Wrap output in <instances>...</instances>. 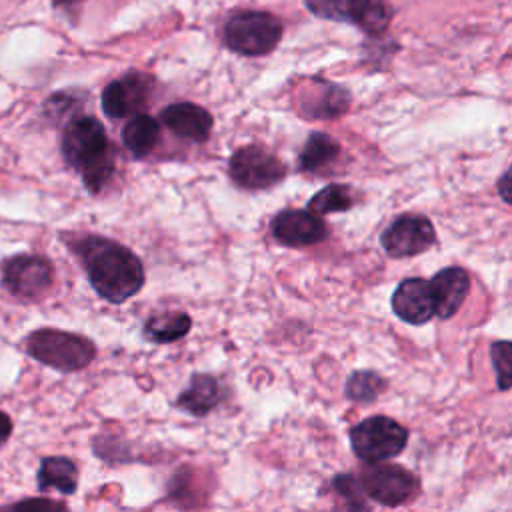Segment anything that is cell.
Instances as JSON below:
<instances>
[{
	"mask_svg": "<svg viewBox=\"0 0 512 512\" xmlns=\"http://www.w3.org/2000/svg\"><path fill=\"white\" fill-rule=\"evenodd\" d=\"M222 388L218 380L210 374H192L188 388L178 394L174 400L176 408L192 414V416H206L222 402Z\"/></svg>",
	"mask_w": 512,
	"mask_h": 512,
	"instance_id": "cell-16",
	"label": "cell"
},
{
	"mask_svg": "<svg viewBox=\"0 0 512 512\" xmlns=\"http://www.w3.org/2000/svg\"><path fill=\"white\" fill-rule=\"evenodd\" d=\"M408 444V430L390 416H370L350 430V446L362 462H386Z\"/></svg>",
	"mask_w": 512,
	"mask_h": 512,
	"instance_id": "cell-5",
	"label": "cell"
},
{
	"mask_svg": "<svg viewBox=\"0 0 512 512\" xmlns=\"http://www.w3.org/2000/svg\"><path fill=\"white\" fill-rule=\"evenodd\" d=\"M508 180H510V170H506V172L502 174V178H500V192H502L504 202H510V198H512V196H510V190H508V188H510V182H508Z\"/></svg>",
	"mask_w": 512,
	"mask_h": 512,
	"instance_id": "cell-26",
	"label": "cell"
},
{
	"mask_svg": "<svg viewBox=\"0 0 512 512\" xmlns=\"http://www.w3.org/2000/svg\"><path fill=\"white\" fill-rule=\"evenodd\" d=\"M6 512H68V508L50 498H26L10 506Z\"/></svg>",
	"mask_w": 512,
	"mask_h": 512,
	"instance_id": "cell-24",
	"label": "cell"
},
{
	"mask_svg": "<svg viewBox=\"0 0 512 512\" xmlns=\"http://www.w3.org/2000/svg\"><path fill=\"white\" fill-rule=\"evenodd\" d=\"M26 350L38 362L62 372L82 370L96 356V346L92 344V340L54 328H42L32 332L26 338Z\"/></svg>",
	"mask_w": 512,
	"mask_h": 512,
	"instance_id": "cell-3",
	"label": "cell"
},
{
	"mask_svg": "<svg viewBox=\"0 0 512 512\" xmlns=\"http://www.w3.org/2000/svg\"><path fill=\"white\" fill-rule=\"evenodd\" d=\"M306 8L324 20L356 24L366 34H380L392 20L386 0H304Z\"/></svg>",
	"mask_w": 512,
	"mask_h": 512,
	"instance_id": "cell-6",
	"label": "cell"
},
{
	"mask_svg": "<svg viewBox=\"0 0 512 512\" xmlns=\"http://www.w3.org/2000/svg\"><path fill=\"white\" fill-rule=\"evenodd\" d=\"M52 264L42 256L20 254L10 258L2 268L4 288L18 298L36 300L52 284Z\"/></svg>",
	"mask_w": 512,
	"mask_h": 512,
	"instance_id": "cell-10",
	"label": "cell"
},
{
	"mask_svg": "<svg viewBox=\"0 0 512 512\" xmlns=\"http://www.w3.org/2000/svg\"><path fill=\"white\" fill-rule=\"evenodd\" d=\"M10 432H12V420L8 414L0 412V446L10 438Z\"/></svg>",
	"mask_w": 512,
	"mask_h": 512,
	"instance_id": "cell-25",
	"label": "cell"
},
{
	"mask_svg": "<svg viewBox=\"0 0 512 512\" xmlns=\"http://www.w3.org/2000/svg\"><path fill=\"white\" fill-rule=\"evenodd\" d=\"M192 320L186 312H162L150 316L144 324V336L156 344H170L188 334Z\"/></svg>",
	"mask_w": 512,
	"mask_h": 512,
	"instance_id": "cell-19",
	"label": "cell"
},
{
	"mask_svg": "<svg viewBox=\"0 0 512 512\" xmlns=\"http://www.w3.org/2000/svg\"><path fill=\"white\" fill-rule=\"evenodd\" d=\"M272 236L284 246H310L318 244L328 236V226L324 220L308 210H280L270 222Z\"/></svg>",
	"mask_w": 512,
	"mask_h": 512,
	"instance_id": "cell-12",
	"label": "cell"
},
{
	"mask_svg": "<svg viewBox=\"0 0 512 512\" xmlns=\"http://www.w3.org/2000/svg\"><path fill=\"white\" fill-rule=\"evenodd\" d=\"M286 176L284 162L262 146L238 148L230 158V178L246 190H260L278 184Z\"/></svg>",
	"mask_w": 512,
	"mask_h": 512,
	"instance_id": "cell-8",
	"label": "cell"
},
{
	"mask_svg": "<svg viewBox=\"0 0 512 512\" xmlns=\"http://www.w3.org/2000/svg\"><path fill=\"white\" fill-rule=\"evenodd\" d=\"M386 388V380L374 370H356L348 376L344 394L358 404H372Z\"/></svg>",
	"mask_w": 512,
	"mask_h": 512,
	"instance_id": "cell-21",
	"label": "cell"
},
{
	"mask_svg": "<svg viewBox=\"0 0 512 512\" xmlns=\"http://www.w3.org/2000/svg\"><path fill=\"white\" fill-rule=\"evenodd\" d=\"M62 156L82 174L90 192H100L114 174V148L100 120L78 116L68 122L62 136Z\"/></svg>",
	"mask_w": 512,
	"mask_h": 512,
	"instance_id": "cell-2",
	"label": "cell"
},
{
	"mask_svg": "<svg viewBox=\"0 0 512 512\" xmlns=\"http://www.w3.org/2000/svg\"><path fill=\"white\" fill-rule=\"evenodd\" d=\"M38 488H56L62 494H74L78 488V468L70 458L48 456L40 462Z\"/></svg>",
	"mask_w": 512,
	"mask_h": 512,
	"instance_id": "cell-18",
	"label": "cell"
},
{
	"mask_svg": "<svg viewBox=\"0 0 512 512\" xmlns=\"http://www.w3.org/2000/svg\"><path fill=\"white\" fill-rule=\"evenodd\" d=\"M394 314L414 326L426 324L434 316V300L430 284L424 278L402 280L392 294Z\"/></svg>",
	"mask_w": 512,
	"mask_h": 512,
	"instance_id": "cell-13",
	"label": "cell"
},
{
	"mask_svg": "<svg viewBox=\"0 0 512 512\" xmlns=\"http://www.w3.org/2000/svg\"><path fill=\"white\" fill-rule=\"evenodd\" d=\"M282 38L278 16L260 10L236 12L224 24V44L242 56H264L272 52Z\"/></svg>",
	"mask_w": 512,
	"mask_h": 512,
	"instance_id": "cell-4",
	"label": "cell"
},
{
	"mask_svg": "<svg viewBox=\"0 0 512 512\" xmlns=\"http://www.w3.org/2000/svg\"><path fill=\"white\" fill-rule=\"evenodd\" d=\"M150 96V80L140 72L112 80L102 92V110L106 116L120 120L140 114Z\"/></svg>",
	"mask_w": 512,
	"mask_h": 512,
	"instance_id": "cell-11",
	"label": "cell"
},
{
	"mask_svg": "<svg viewBox=\"0 0 512 512\" xmlns=\"http://www.w3.org/2000/svg\"><path fill=\"white\" fill-rule=\"evenodd\" d=\"M428 284L434 300V316L442 320L452 318L470 292V276L460 266L440 270Z\"/></svg>",
	"mask_w": 512,
	"mask_h": 512,
	"instance_id": "cell-14",
	"label": "cell"
},
{
	"mask_svg": "<svg viewBox=\"0 0 512 512\" xmlns=\"http://www.w3.org/2000/svg\"><path fill=\"white\" fill-rule=\"evenodd\" d=\"M160 120L178 138L192 142H204L212 132L210 112L192 102H178L166 106L160 112Z\"/></svg>",
	"mask_w": 512,
	"mask_h": 512,
	"instance_id": "cell-15",
	"label": "cell"
},
{
	"mask_svg": "<svg viewBox=\"0 0 512 512\" xmlns=\"http://www.w3.org/2000/svg\"><path fill=\"white\" fill-rule=\"evenodd\" d=\"M158 136H160L158 120H154L150 114H144V112L132 116L122 128V142L134 158L148 156L154 150Z\"/></svg>",
	"mask_w": 512,
	"mask_h": 512,
	"instance_id": "cell-17",
	"label": "cell"
},
{
	"mask_svg": "<svg viewBox=\"0 0 512 512\" xmlns=\"http://www.w3.org/2000/svg\"><path fill=\"white\" fill-rule=\"evenodd\" d=\"M338 154H340V144L332 136L324 132H312L298 156V164H300V170L304 172H318L328 164H332Z\"/></svg>",
	"mask_w": 512,
	"mask_h": 512,
	"instance_id": "cell-20",
	"label": "cell"
},
{
	"mask_svg": "<svg viewBox=\"0 0 512 512\" xmlns=\"http://www.w3.org/2000/svg\"><path fill=\"white\" fill-rule=\"evenodd\" d=\"M78 254L92 288L112 304L126 302L144 286L140 258L114 240L88 236L78 244Z\"/></svg>",
	"mask_w": 512,
	"mask_h": 512,
	"instance_id": "cell-1",
	"label": "cell"
},
{
	"mask_svg": "<svg viewBox=\"0 0 512 512\" xmlns=\"http://www.w3.org/2000/svg\"><path fill=\"white\" fill-rule=\"evenodd\" d=\"M494 372H496V384L498 390H508L512 384V362H510V342L498 340L490 348Z\"/></svg>",
	"mask_w": 512,
	"mask_h": 512,
	"instance_id": "cell-23",
	"label": "cell"
},
{
	"mask_svg": "<svg viewBox=\"0 0 512 512\" xmlns=\"http://www.w3.org/2000/svg\"><path fill=\"white\" fill-rule=\"evenodd\" d=\"M436 240L432 222L422 214L398 216L380 236V244L390 258H408L426 252Z\"/></svg>",
	"mask_w": 512,
	"mask_h": 512,
	"instance_id": "cell-9",
	"label": "cell"
},
{
	"mask_svg": "<svg viewBox=\"0 0 512 512\" xmlns=\"http://www.w3.org/2000/svg\"><path fill=\"white\" fill-rule=\"evenodd\" d=\"M352 190L346 184H328L320 192H316L308 202V212L316 216L332 214V212H344L352 208Z\"/></svg>",
	"mask_w": 512,
	"mask_h": 512,
	"instance_id": "cell-22",
	"label": "cell"
},
{
	"mask_svg": "<svg viewBox=\"0 0 512 512\" xmlns=\"http://www.w3.org/2000/svg\"><path fill=\"white\" fill-rule=\"evenodd\" d=\"M360 488L384 506H400L416 496L418 478L400 464L374 462L362 468Z\"/></svg>",
	"mask_w": 512,
	"mask_h": 512,
	"instance_id": "cell-7",
	"label": "cell"
}]
</instances>
